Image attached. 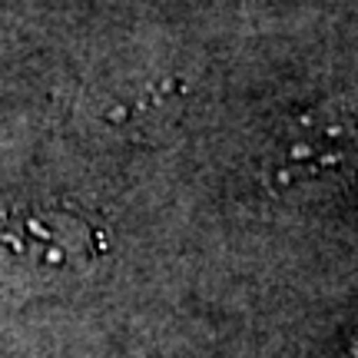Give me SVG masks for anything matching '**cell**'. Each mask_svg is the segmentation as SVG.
<instances>
[{
  "label": "cell",
  "instance_id": "1",
  "mask_svg": "<svg viewBox=\"0 0 358 358\" xmlns=\"http://www.w3.org/2000/svg\"><path fill=\"white\" fill-rule=\"evenodd\" d=\"M355 169L358 120L332 103L285 120L262 156V179L279 196L335 189Z\"/></svg>",
  "mask_w": 358,
  "mask_h": 358
},
{
  "label": "cell",
  "instance_id": "2",
  "mask_svg": "<svg viewBox=\"0 0 358 358\" xmlns=\"http://www.w3.org/2000/svg\"><path fill=\"white\" fill-rule=\"evenodd\" d=\"M103 252V236L93 222L60 213L34 209L13 213L0 222V268L17 279L53 282L87 272Z\"/></svg>",
  "mask_w": 358,
  "mask_h": 358
},
{
  "label": "cell",
  "instance_id": "3",
  "mask_svg": "<svg viewBox=\"0 0 358 358\" xmlns=\"http://www.w3.org/2000/svg\"><path fill=\"white\" fill-rule=\"evenodd\" d=\"M348 358H358V335H355V342H352V348H348Z\"/></svg>",
  "mask_w": 358,
  "mask_h": 358
}]
</instances>
